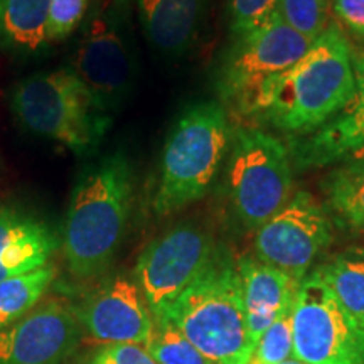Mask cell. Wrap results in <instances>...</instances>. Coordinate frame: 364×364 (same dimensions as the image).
I'll return each instance as SVG.
<instances>
[{"instance_id": "obj_13", "label": "cell", "mask_w": 364, "mask_h": 364, "mask_svg": "<svg viewBox=\"0 0 364 364\" xmlns=\"http://www.w3.org/2000/svg\"><path fill=\"white\" fill-rule=\"evenodd\" d=\"M80 344L73 309L48 300L0 329V364H65Z\"/></svg>"}, {"instance_id": "obj_19", "label": "cell", "mask_w": 364, "mask_h": 364, "mask_svg": "<svg viewBox=\"0 0 364 364\" xmlns=\"http://www.w3.org/2000/svg\"><path fill=\"white\" fill-rule=\"evenodd\" d=\"M316 272L341 307L364 327V248L344 250Z\"/></svg>"}, {"instance_id": "obj_24", "label": "cell", "mask_w": 364, "mask_h": 364, "mask_svg": "<svg viewBox=\"0 0 364 364\" xmlns=\"http://www.w3.org/2000/svg\"><path fill=\"white\" fill-rule=\"evenodd\" d=\"M294 356L292 312L277 318L258 339L253 359L260 364H280Z\"/></svg>"}, {"instance_id": "obj_16", "label": "cell", "mask_w": 364, "mask_h": 364, "mask_svg": "<svg viewBox=\"0 0 364 364\" xmlns=\"http://www.w3.org/2000/svg\"><path fill=\"white\" fill-rule=\"evenodd\" d=\"M58 240L44 221L0 206V282L48 267Z\"/></svg>"}, {"instance_id": "obj_5", "label": "cell", "mask_w": 364, "mask_h": 364, "mask_svg": "<svg viewBox=\"0 0 364 364\" xmlns=\"http://www.w3.org/2000/svg\"><path fill=\"white\" fill-rule=\"evenodd\" d=\"M11 107L22 127L78 156L93 152L110 127V113L71 68L22 80L12 91Z\"/></svg>"}, {"instance_id": "obj_22", "label": "cell", "mask_w": 364, "mask_h": 364, "mask_svg": "<svg viewBox=\"0 0 364 364\" xmlns=\"http://www.w3.org/2000/svg\"><path fill=\"white\" fill-rule=\"evenodd\" d=\"M154 322L152 336L144 346L157 364H213L171 322L156 318Z\"/></svg>"}, {"instance_id": "obj_14", "label": "cell", "mask_w": 364, "mask_h": 364, "mask_svg": "<svg viewBox=\"0 0 364 364\" xmlns=\"http://www.w3.org/2000/svg\"><path fill=\"white\" fill-rule=\"evenodd\" d=\"M356 91L344 108L316 130L290 139L289 156L299 171L364 156V53L353 49Z\"/></svg>"}, {"instance_id": "obj_6", "label": "cell", "mask_w": 364, "mask_h": 364, "mask_svg": "<svg viewBox=\"0 0 364 364\" xmlns=\"http://www.w3.org/2000/svg\"><path fill=\"white\" fill-rule=\"evenodd\" d=\"M312 44L277 12L260 29L236 38L218 80L225 110L240 118L262 117L277 83Z\"/></svg>"}, {"instance_id": "obj_28", "label": "cell", "mask_w": 364, "mask_h": 364, "mask_svg": "<svg viewBox=\"0 0 364 364\" xmlns=\"http://www.w3.org/2000/svg\"><path fill=\"white\" fill-rule=\"evenodd\" d=\"M334 11L349 29L364 36V0H334Z\"/></svg>"}, {"instance_id": "obj_20", "label": "cell", "mask_w": 364, "mask_h": 364, "mask_svg": "<svg viewBox=\"0 0 364 364\" xmlns=\"http://www.w3.org/2000/svg\"><path fill=\"white\" fill-rule=\"evenodd\" d=\"M324 189L336 215L348 226L364 231V156L329 174Z\"/></svg>"}, {"instance_id": "obj_11", "label": "cell", "mask_w": 364, "mask_h": 364, "mask_svg": "<svg viewBox=\"0 0 364 364\" xmlns=\"http://www.w3.org/2000/svg\"><path fill=\"white\" fill-rule=\"evenodd\" d=\"M331 240L332 225L324 208L309 193H297L257 230L253 247L258 260L300 284Z\"/></svg>"}, {"instance_id": "obj_21", "label": "cell", "mask_w": 364, "mask_h": 364, "mask_svg": "<svg viewBox=\"0 0 364 364\" xmlns=\"http://www.w3.org/2000/svg\"><path fill=\"white\" fill-rule=\"evenodd\" d=\"M54 277L56 272L48 265L0 282V329L14 324L38 307Z\"/></svg>"}, {"instance_id": "obj_1", "label": "cell", "mask_w": 364, "mask_h": 364, "mask_svg": "<svg viewBox=\"0 0 364 364\" xmlns=\"http://www.w3.org/2000/svg\"><path fill=\"white\" fill-rule=\"evenodd\" d=\"M132 198L134 172L120 150L80 177L63 236L66 265L76 279H97L112 267L129 225Z\"/></svg>"}, {"instance_id": "obj_30", "label": "cell", "mask_w": 364, "mask_h": 364, "mask_svg": "<svg viewBox=\"0 0 364 364\" xmlns=\"http://www.w3.org/2000/svg\"><path fill=\"white\" fill-rule=\"evenodd\" d=\"M248 364H260V363H258V361H257V359H253V358H252V361H250Z\"/></svg>"}, {"instance_id": "obj_4", "label": "cell", "mask_w": 364, "mask_h": 364, "mask_svg": "<svg viewBox=\"0 0 364 364\" xmlns=\"http://www.w3.org/2000/svg\"><path fill=\"white\" fill-rule=\"evenodd\" d=\"M230 142V120L221 103L199 102L186 108L162 150L156 215H172L199 201L211 188Z\"/></svg>"}, {"instance_id": "obj_10", "label": "cell", "mask_w": 364, "mask_h": 364, "mask_svg": "<svg viewBox=\"0 0 364 364\" xmlns=\"http://www.w3.org/2000/svg\"><path fill=\"white\" fill-rule=\"evenodd\" d=\"M220 252L201 226L182 223L147 245L135 265V280L156 317L176 302Z\"/></svg>"}, {"instance_id": "obj_9", "label": "cell", "mask_w": 364, "mask_h": 364, "mask_svg": "<svg viewBox=\"0 0 364 364\" xmlns=\"http://www.w3.org/2000/svg\"><path fill=\"white\" fill-rule=\"evenodd\" d=\"M294 356L309 364H364V327L341 307L317 272L300 282L292 311Z\"/></svg>"}, {"instance_id": "obj_7", "label": "cell", "mask_w": 364, "mask_h": 364, "mask_svg": "<svg viewBox=\"0 0 364 364\" xmlns=\"http://www.w3.org/2000/svg\"><path fill=\"white\" fill-rule=\"evenodd\" d=\"M81 24L71 70L105 112L120 110L136 80L132 0H95Z\"/></svg>"}, {"instance_id": "obj_12", "label": "cell", "mask_w": 364, "mask_h": 364, "mask_svg": "<svg viewBox=\"0 0 364 364\" xmlns=\"http://www.w3.org/2000/svg\"><path fill=\"white\" fill-rule=\"evenodd\" d=\"M73 312L81 329L103 346L145 344L156 326L135 277L125 273L100 282Z\"/></svg>"}, {"instance_id": "obj_25", "label": "cell", "mask_w": 364, "mask_h": 364, "mask_svg": "<svg viewBox=\"0 0 364 364\" xmlns=\"http://www.w3.org/2000/svg\"><path fill=\"white\" fill-rule=\"evenodd\" d=\"M235 38L260 29L277 11V0H228Z\"/></svg>"}, {"instance_id": "obj_23", "label": "cell", "mask_w": 364, "mask_h": 364, "mask_svg": "<svg viewBox=\"0 0 364 364\" xmlns=\"http://www.w3.org/2000/svg\"><path fill=\"white\" fill-rule=\"evenodd\" d=\"M332 0H277L282 21L307 39L317 41L329 27Z\"/></svg>"}, {"instance_id": "obj_15", "label": "cell", "mask_w": 364, "mask_h": 364, "mask_svg": "<svg viewBox=\"0 0 364 364\" xmlns=\"http://www.w3.org/2000/svg\"><path fill=\"white\" fill-rule=\"evenodd\" d=\"M236 268L243 285L250 338L257 348L263 332L277 318L294 311L300 284L279 268L267 265L255 257L240 258Z\"/></svg>"}, {"instance_id": "obj_29", "label": "cell", "mask_w": 364, "mask_h": 364, "mask_svg": "<svg viewBox=\"0 0 364 364\" xmlns=\"http://www.w3.org/2000/svg\"><path fill=\"white\" fill-rule=\"evenodd\" d=\"M280 364H309V363H304V361H300L299 358H295V356H292L290 359H287V361H284V363H280Z\"/></svg>"}, {"instance_id": "obj_2", "label": "cell", "mask_w": 364, "mask_h": 364, "mask_svg": "<svg viewBox=\"0 0 364 364\" xmlns=\"http://www.w3.org/2000/svg\"><path fill=\"white\" fill-rule=\"evenodd\" d=\"M156 321H167L213 364H248L250 338L243 285L236 263L220 250L198 280Z\"/></svg>"}, {"instance_id": "obj_18", "label": "cell", "mask_w": 364, "mask_h": 364, "mask_svg": "<svg viewBox=\"0 0 364 364\" xmlns=\"http://www.w3.org/2000/svg\"><path fill=\"white\" fill-rule=\"evenodd\" d=\"M51 0H0V43L22 53L48 44Z\"/></svg>"}, {"instance_id": "obj_17", "label": "cell", "mask_w": 364, "mask_h": 364, "mask_svg": "<svg viewBox=\"0 0 364 364\" xmlns=\"http://www.w3.org/2000/svg\"><path fill=\"white\" fill-rule=\"evenodd\" d=\"M136 16L149 43L166 54L189 48L204 12L206 0H134Z\"/></svg>"}, {"instance_id": "obj_8", "label": "cell", "mask_w": 364, "mask_h": 364, "mask_svg": "<svg viewBox=\"0 0 364 364\" xmlns=\"http://www.w3.org/2000/svg\"><path fill=\"white\" fill-rule=\"evenodd\" d=\"M228 194L241 225L260 230L292 199L289 149L263 130H236L228 162Z\"/></svg>"}, {"instance_id": "obj_27", "label": "cell", "mask_w": 364, "mask_h": 364, "mask_svg": "<svg viewBox=\"0 0 364 364\" xmlns=\"http://www.w3.org/2000/svg\"><path fill=\"white\" fill-rule=\"evenodd\" d=\"M88 364H157L144 344H110L93 354Z\"/></svg>"}, {"instance_id": "obj_26", "label": "cell", "mask_w": 364, "mask_h": 364, "mask_svg": "<svg viewBox=\"0 0 364 364\" xmlns=\"http://www.w3.org/2000/svg\"><path fill=\"white\" fill-rule=\"evenodd\" d=\"M88 0H51L48 17V43L70 36L85 21Z\"/></svg>"}, {"instance_id": "obj_3", "label": "cell", "mask_w": 364, "mask_h": 364, "mask_svg": "<svg viewBox=\"0 0 364 364\" xmlns=\"http://www.w3.org/2000/svg\"><path fill=\"white\" fill-rule=\"evenodd\" d=\"M354 91L351 44L331 24L282 76L262 117L275 129L306 135L344 108Z\"/></svg>"}]
</instances>
